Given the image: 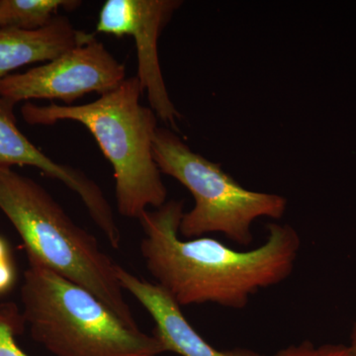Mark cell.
Instances as JSON below:
<instances>
[{
	"label": "cell",
	"mask_w": 356,
	"mask_h": 356,
	"mask_svg": "<svg viewBox=\"0 0 356 356\" xmlns=\"http://www.w3.org/2000/svg\"><path fill=\"white\" fill-rule=\"evenodd\" d=\"M184 214V201L170 200L139 218L147 269L180 308L205 303L245 308L252 295L291 275L301 240L290 225H267L266 242L241 252L208 236L181 240Z\"/></svg>",
	"instance_id": "6da1fadb"
},
{
	"label": "cell",
	"mask_w": 356,
	"mask_h": 356,
	"mask_svg": "<svg viewBox=\"0 0 356 356\" xmlns=\"http://www.w3.org/2000/svg\"><path fill=\"white\" fill-rule=\"evenodd\" d=\"M143 93L139 79L132 76L88 104L41 106L27 102L21 108L29 125L74 121L88 129L113 168L119 213L138 220L149 207H161L168 198L154 156L159 118L151 107L140 104Z\"/></svg>",
	"instance_id": "7a4b0ae2"
},
{
	"label": "cell",
	"mask_w": 356,
	"mask_h": 356,
	"mask_svg": "<svg viewBox=\"0 0 356 356\" xmlns=\"http://www.w3.org/2000/svg\"><path fill=\"white\" fill-rule=\"evenodd\" d=\"M0 210L19 234L28 257L92 293L129 327H139L117 278L118 264L43 186L0 168Z\"/></svg>",
	"instance_id": "3957f363"
},
{
	"label": "cell",
	"mask_w": 356,
	"mask_h": 356,
	"mask_svg": "<svg viewBox=\"0 0 356 356\" xmlns=\"http://www.w3.org/2000/svg\"><path fill=\"white\" fill-rule=\"evenodd\" d=\"M22 316L33 339L56 356H158V337L129 327L92 293L28 257Z\"/></svg>",
	"instance_id": "277c9868"
},
{
	"label": "cell",
	"mask_w": 356,
	"mask_h": 356,
	"mask_svg": "<svg viewBox=\"0 0 356 356\" xmlns=\"http://www.w3.org/2000/svg\"><path fill=\"white\" fill-rule=\"evenodd\" d=\"M154 156L161 172L186 187L195 201L180 222L179 235L185 238L221 233L232 242L250 245L254 221L280 220L286 213L284 196L245 188L222 170L221 163L192 151L170 129L156 130Z\"/></svg>",
	"instance_id": "5b68a950"
},
{
	"label": "cell",
	"mask_w": 356,
	"mask_h": 356,
	"mask_svg": "<svg viewBox=\"0 0 356 356\" xmlns=\"http://www.w3.org/2000/svg\"><path fill=\"white\" fill-rule=\"evenodd\" d=\"M126 79L125 65L95 37L46 65L4 77L0 81V97L15 104L29 99L72 104L88 93L111 92Z\"/></svg>",
	"instance_id": "8992f818"
},
{
	"label": "cell",
	"mask_w": 356,
	"mask_h": 356,
	"mask_svg": "<svg viewBox=\"0 0 356 356\" xmlns=\"http://www.w3.org/2000/svg\"><path fill=\"white\" fill-rule=\"evenodd\" d=\"M180 0H107L98 17L96 31L135 41L138 79L147 91L149 107L159 120L172 129L181 114L166 88L159 58V39L173 14L182 6Z\"/></svg>",
	"instance_id": "52a82bcc"
},
{
	"label": "cell",
	"mask_w": 356,
	"mask_h": 356,
	"mask_svg": "<svg viewBox=\"0 0 356 356\" xmlns=\"http://www.w3.org/2000/svg\"><path fill=\"white\" fill-rule=\"evenodd\" d=\"M15 105L0 97V168L33 166L46 177L64 184L81 199L91 219L111 247H118L122 241L120 228L99 185L81 170L53 161L32 144L18 128L14 114Z\"/></svg>",
	"instance_id": "ba28073f"
},
{
	"label": "cell",
	"mask_w": 356,
	"mask_h": 356,
	"mask_svg": "<svg viewBox=\"0 0 356 356\" xmlns=\"http://www.w3.org/2000/svg\"><path fill=\"white\" fill-rule=\"evenodd\" d=\"M116 273L122 289L135 297L153 318L154 337L166 353L180 356H266L248 348L217 350L198 334L181 308L159 285L138 277L120 266H117Z\"/></svg>",
	"instance_id": "9c48e42d"
},
{
	"label": "cell",
	"mask_w": 356,
	"mask_h": 356,
	"mask_svg": "<svg viewBox=\"0 0 356 356\" xmlns=\"http://www.w3.org/2000/svg\"><path fill=\"white\" fill-rule=\"evenodd\" d=\"M95 35L76 29L67 16L57 15L36 30L0 28V81L23 65L50 62L88 43Z\"/></svg>",
	"instance_id": "30bf717a"
},
{
	"label": "cell",
	"mask_w": 356,
	"mask_h": 356,
	"mask_svg": "<svg viewBox=\"0 0 356 356\" xmlns=\"http://www.w3.org/2000/svg\"><path fill=\"white\" fill-rule=\"evenodd\" d=\"M76 0H0V28L36 30L48 25L60 9L74 10Z\"/></svg>",
	"instance_id": "8fae6325"
},
{
	"label": "cell",
	"mask_w": 356,
	"mask_h": 356,
	"mask_svg": "<svg viewBox=\"0 0 356 356\" xmlns=\"http://www.w3.org/2000/svg\"><path fill=\"white\" fill-rule=\"evenodd\" d=\"M24 325L22 313L15 304H0V356H27L15 339Z\"/></svg>",
	"instance_id": "7c38bea8"
},
{
	"label": "cell",
	"mask_w": 356,
	"mask_h": 356,
	"mask_svg": "<svg viewBox=\"0 0 356 356\" xmlns=\"http://www.w3.org/2000/svg\"><path fill=\"white\" fill-rule=\"evenodd\" d=\"M271 356H351L350 348L343 344H323L316 346L305 341L282 348Z\"/></svg>",
	"instance_id": "4fadbf2b"
},
{
	"label": "cell",
	"mask_w": 356,
	"mask_h": 356,
	"mask_svg": "<svg viewBox=\"0 0 356 356\" xmlns=\"http://www.w3.org/2000/svg\"><path fill=\"white\" fill-rule=\"evenodd\" d=\"M15 281V271L11 259L0 261V294L8 291Z\"/></svg>",
	"instance_id": "5bb4252c"
},
{
	"label": "cell",
	"mask_w": 356,
	"mask_h": 356,
	"mask_svg": "<svg viewBox=\"0 0 356 356\" xmlns=\"http://www.w3.org/2000/svg\"><path fill=\"white\" fill-rule=\"evenodd\" d=\"M6 259H10L8 248H7L6 241L0 236V261H6Z\"/></svg>",
	"instance_id": "9a60e30c"
},
{
	"label": "cell",
	"mask_w": 356,
	"mask_h": 356,
	"mask_svg": "<svg viewBox=\"0 0 356 356\" xmlns=\"http://www.w3.org/2000/svg\"><path fill=\"white\" fill-rule=\"evenodd\" d=\"M350 348L351 356H356V323L353 327V332H351V341Z\"/></svg>",
	"instance_id": "2e32d148"
}]
</instances>
